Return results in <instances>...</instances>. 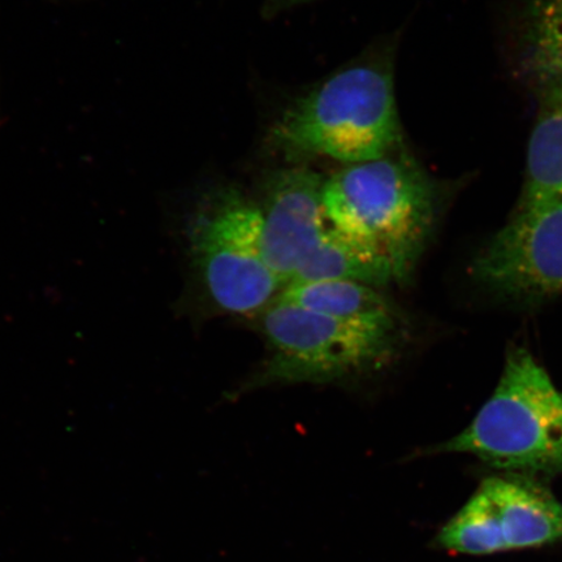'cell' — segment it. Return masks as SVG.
Instances as JSON below:
<instances>
[{"label":"cell","mask_w":562,"mask_h":562,"mask_svg":"<svg viewBox=\"0 0 562 562\" xmlns=\"http://www.w3.org/2000/svg\"><path fill=\"white\" fill-rule=\"evenodd\" d=\"M256 318L267 357L232 393L234 397L273 385L363 381L395 360L404 334L337 319L280 299Z\"/></svg>","instance_id":"3957f363"},{"label":"cell","mask_w":562,"mask_h":562,"mask_svg":"<svg viewBox=\"0 0 562 562\" xmlns=\"http://www.w3.org/2000/svg\"><path fill=\"white\" fill-rule=\"evenodd\" d=\"M562 199V87L542 89L527 150L526 182L518 210Z\"/></svg>","instance_id":"30bf717a"},{"label":"cell","mask_w":562,"mask_h":562,"mask_svg":"<svg viewBox=\"0 0 562 562\" xmlns=\"http://www.w3.org/2000/svg\"><path fill=\"white\" fill-rule=\"evenodd\" d=\"M313 2V0H266L265 11L273 12L291 9V7Z\"/></svg>","instance_id":"7c38bea8"},{"label":"cell","mask_w":562,"mask_h":562,"mask_svg":"<svg viewBox=\"0 0 562 562\" xmlns=\"http://www.w3.org/2000/svg\"><path fill=\"white\" fill-rule=\"evenodd\" d=\"M326 280L357 281L378 290L393 283L390 272L381 263L348 241L331 224L300 265L290 285Z\"/></svg>","instance_id":"8fae6325"},{"label":"cell","mask_w":562,"mask_h":562,"mask_svg":"<svg viewBox=\"0 0 562 562\" xmlns=\"http://www.w3.org/2000/svg\"><path fill=\"white\" fill-rule=\"evenodd\" d=\"M473 272L482 285L509 299L562 294V199L517 210L475 258Z\"/></svg>","instance_id":"52a82bcc"},{"label":"cell","mask_w":562,"mask_h":562,"mask_svg":"<svg viewBox=\"0 0 562 562\" xmlns=\"http://www.w3.org/2000/svg\"><path fill=\"white\" fill-rule=\"evenodd\" d=\"M267 143L291 164L329 158L346 166L404 146L391 61L368 55L288 105Z\"/></svg>","instance_id":"7a4b0ae2"},{"label":"cell","mask_w":562,"mask_h":562,"mask_svg":"<svg viewBox=\"0 0 562 562\" xmlns=\"http://www.w3.org/2000/svg\"><path fill=\"white\" fill-rule=\"evenodd\" d=\"M278 299L357 325L404 329L402 315L393 302L378 288L357 281L326 280L292 284L284 288Z\"/></svg>","instance_id":"9c48e42d"},{"label":"cell","mask_w":562,"mask_h":562,"mask_svg":"<svg viewBox=\"0 0 562 562\" xmlns=\"http://www.w3.org/2000/svg\"><path fill=\"white\" fill-rule=\"evenodd\" d=\"M189 256L217 312L257 316L284 288L267 263L259 203L234 186L217 187L188 222Z\"/></svg>","instance_id":"5b68a950"},{"label":"cell","mask_w":562,"mask_h":562,"mask_svg":"<svg viewBox=\"0 0 562 562\" xmlns=\"http://www.w3.org/2000/svg\"><path fill=\"white\" fill-rule=\"evenodd\" d=\"M322 203L328 223L393 283L411 281L438 220L439 191L404 146L323 180Z\"/></svg>","instance_id":"6da1fadb"},{"label":"cell","mask_w":562,"mask_h":562,"mask_svg":"<svg viewBox=\"0 0 562 562\" xmlns=\"http://www.w3.org/2000/svg\"><path fill=\"white\" fill-rule=\"evenodd\" d=\"M323 180L311 168H281L266 179L262 214L267 263L286 288L325 236L329 223L322 203Z\"/></svg>","instance_id":"ba28073f"},{"label":"cell","mask_w":562,"mask_h":562,"mask_svg":"<svg viewBox=\"0 0 562 562\" xmlns=\"http://www.w3.org/2000/svg\"><path fill=\"white\" fill-rule=\"evenodd\" d=\"M438 542L476 557L559 543L562 503L525 475L491 476L442 527Z\"/></svg>","instance_id":"8992f818"},{"label":"cell","mask_w":562,"mask_h":562,"mask_svg":"<svg viewBox=\"0 0 562 562\" xmlns=\"http://www.w3.org/2000/svg\"><path fill=\"white\" fill-rule=\"evenodd\" d=\"M437 451L517 475L562 474V392L529 350L513 348L488 402Z\"/></svg>","instance_id":"277c9868"}]
</instances>
